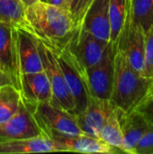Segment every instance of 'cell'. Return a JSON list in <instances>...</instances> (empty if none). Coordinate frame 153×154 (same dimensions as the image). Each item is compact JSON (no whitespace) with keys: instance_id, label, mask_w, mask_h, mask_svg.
Segmentation results:
<instances>
[{"instance_id":"obj_1","label":"cell","mask_w":153,"mask_h":154,"mask_svg":"<svg viewBox=\"0 0 153 154\" xmlns=\"http://www.w3.org/2000/svg\"><path fill=\"white\" fill-rule=\"evenodd\" d=\"M31 32L55 52L62 51L76 29L69 10L38 0L25 8Z\"/></svg>"},{"instance_id":"obj_2","label":"cell","mask_w":153,"mask_h":154,"mask_svg":"<svg viewBox=\"0 0 153 154\" xmlns=\"http://www.w3.org/2000/svg\"><path fill=\"white\" fill-rule=\"evenodd\" d=\"M153 79L146 78L137 72L125 54L115 46V75L111 102L117 108L130 113L151 94Z\"/></svg>"},{"instance_id":"obj_3","label":"cell","mask_w":153,"mask_h":154,"mask_svg":"<svg viewBox=\"0 0 153 154\" xmlns=\"http://www.w3.org/2000/svg\"><path fill=\"white\" fill-rule=\"evenodd\" d=\"M109 42L95 37L78 24L62 51L82 77L87 69L102 60Z\"/></svg>"},{"instance_id":"obj_4","label":"cell","mask_w":153,"mask_h":154,"mask_svg":"<svg viewBox=\"0 0 153 154\" xmlns=\"http://www.w3.org/2000/svg\"><path fill=\"white\" fill-rule=\"evenodd\" d=\"M25 105L32 110L33 116L44 135L47 136L51 133L66 135H78L82 134L75 116L52 105L50 102Z\"/></svg>"},{"instance_id":"obj_5","label":"cell","mask_w":153,"mask_h":154,"mask_svg":"<svg viewBox=\"0 0 153 154\" xmlns=\"http://www.w3.org/2000/svg\"><path fill=\"white\" fill-rule=\"evenodd\" d=\"M37 42L42 67L51 87L52 100L50 103L74 116L75 104L69 92L57 53L38 39Z\"/></svg>"},{"instance_id":"obj_6","label":"cell","mask_w":153,"mask_h":154,"mask_svg":"<svg viewBox=\"0 0 153 154\" xmlns=\"http://www.w3.org/2000/svg\"><path fill=\"white\" fill-rule=\"evenodd\" d=\"M115 45L108 43L102 60L87 69L82 76L89 96L110 100L115 75Z\"/></svg>"},{"instance_id":"obj_7","label":"cell","mask_w":153,"mask_h":154,"mask_svg":"<svg viewBox=\"0 0 153 154\" xmlns=\"http://www.w3.org/2000/svg\"><path fill=\"white\" fill-rule=\"evenodd\" d=\"M0 69L11 84L21 91L23 74L19 55L18 28L2 22H0Z\"/></svg>"},{"instance_id":"obj_8","label":"cell","mask_w":153,"mask_h":154,"mask_svg":"<svg viewBox=\"0 0 153 154\" xmlns=\"http://www.w3.org/2000/svg\"><path fill=\"white\" fill-rule=\"evenodd\" d=\"M115 45L125 52L133 68L142 75L144 69L145 31L133 19L128 5L124 27Z\"/></svg>"},{"instance_id":"obj_9","label":"cell","mask_w":153,"mask_h":154,"mask_svg":"<svg viewBox=\"0 0 153 154\" xmlns=\"http://www.w3.org/2000/svg\"><path fill=\"white\" fill-rule=\"evenodd\" d=\"M43 134L32 110L23 98L17 112L5 123L0 125V142L27 139Z\"/></svg>"},{"instance_id":"obj_10","label":"cell","mask_w":153,"mask_h":154,"mask_svg":"<svg viewBox=\"0 0 153 154\" xmlns=\"http://www.w3.org/2000/svg\"><path fill=\"white\" fill-rule=\"evenodd\" d=\"M52 140L59 152H75L81 153H116L121 150L110 146L100 138L85 134L78 135H66L51 133L47 135Z\"/></svg>"},{"instance_id":"obj_11","label":"cell","mask_w":153,"mask_h":154,"mask_svg":"<svg viewBox=\"0 0 153 154\" xmlns=\"http://www.w3.org/2000/svg\"><path fill=\"white\" fill-rule=\"evenodd\" d=\"M115 107L111 100L100 99L89 96L86 109L75 116V119L82 134L98 137L102 127Z\"/></svg>"},{"instance_id":"obj_12","label":"cell","mask_w":153,"mask_h":154,"mask_svg":"<svg viewBox=\"0 0 153 154\" xmlns=\"http://www.w3.org/2000/svg\"><path fill=\"white\" fill-rule=\"evenodd\" d=\"M117 116L123 133V152L135 154V149L140 140L153 126L136 110L126 113L116 107Z\"/></svg>"},{"instance_id":"obj_13","label":"cell","mask_w":153,"mask_h":154,"mask_svg":"<svg viewBox=\"0 0 153 154\" xmlns=\"http://www.w3.org/2000/svg\"><path fill=\"white\" fill-rule=\"evenodd\" d=\"M110 0H93L85 11L79 25L95 37L110 42Z\"/></svg>"},{"instance_id":"obj_14","label":"cell","mask_w":153,"mask_h":154,"mask_svg":"<svg viewBox=\"0 0 153 154\" xmlns=\"http://www.w3.org/2000/svg\"><path fill=\"white\" fill-rule=\"evenodd\" d=\"M57 53V52H56ZM58 60L62 70L69 92L74 101V116L83 112L88 102V92L80 73L69 60L68 56L61 51L57 53Z\"/></svg>"},{"instance_id":"obj_15","label":"cell","mask_w":153,"mask_h":154,"mask_svg":"<svg viewBox=\"0 0 153 154\" xmlns=\"http://www.w3.org/2000/svg\"><path fill=\"white\" fill-rule=\"evenodd\" d=\"M20 93L23 102L27 105L51 102V87L44 69L40 72L23 75Z\"/></svg>"},{"instance_id":"obj_16","label":"cell","mask_w":153,"mask_h":154,"mask_svg":"<svg viewBox=\"0 0 153 154\" xmlns=\"http://www.w3.org/2000/svg\"><path fill=\"white\" fill-rule=\"evenodd\" d=\"M19 55L22 74H32L43 70L36 37L26 30L18 28Z\"/></svg>"},{"instance_id":"obj_17","label":"cell","mask_w":153,"mask_h":154,"mask_svg":"<svg viewBox=\"0 0 153 154\" xmlns=\"http://www.w3.org/2000/svg\"><path fill=\"white\" fill-rule=\"evenodd\" d=\"M59 152L55 143L44 134L20 140L0 142V154L41 153Z\"/></svg>"},{"instance_id":"obj_18","label":"cell","mask_w":153,"mask_h":154,"mask_svg":"<svg viewBox=\"0 0 153 154\" xmlns=\"http://www.w3.org/2000/svg\"><path fill=\"white\" fill-rule=\"evenodd\" d=\"M25 8L22 0H0V22L31 32Z\"/></svg>"},{"instance_id":"obj_19","label":"cell","mask_w":153,"mask_h":154,"mask_svg":"<svg viewBox=\"0 0 153 154\" xmlns=\"http://www.w3.org/2000/svg\"><path fill=\"white\" fill-rule=\"evenodd\" d=\"M22 100L21 93L13 85L0 88V125L8 121L18 110Z\"/></svg>"},{"instance_id":"obj_20","label":"cell","mask_w":153,"mask_h":154,"mask_svg":"<svg viewBox=\"0 0 153 154\" xmlns=\"http://www.w3.org/2000/svg\"><path fill=\"white\" fill-rule=\"evenodd\" d=\"M127 0H110L109 20H110V42L115 44L124 27L126 15Z\"/></svg>"},{"instance_id":"obj_21","label":"cell","mask_w":153,"mask_h":154,"mask_svg":"<svg viewBox=\"0 0 153 154\" xmlns=\"http://www.w3.org/2000/svg\"><path fill=\"white\" fill-rule=\"evenodd\" d=\"M98 137L110 146L121 150L123 143V133L117 116L116 106L114 108L113 112L106 121Z\"/></svg>"},{"instance_id":"obj_22","label":"cell","mask_w":153,"mask_h":154,"mask_svg":"<svg viewBox=\"0 0 153 154\" xmlns=\"http://www.w3.org/2000/svg\"><path fill=\"white\" fill-rule=\"evenodd\" d=\"M133 19L144 31L153 24V0H127Z\"/></svg>"},{"instance_id":"obj_23","label":"cell","mask_w":153,"mask_h":154,"mask_svg":"<svg viewBox=\"0 0 153 154\" xmlns=\"http://www.w3.org/2000/svg\"><path fill=\"white\" fill-rule=\"evenodd\" d=\"M142 76L153 79V24L145 31L144 69Z\"/></svg>"},{"instance_id":"obj_24","label":"cell","mask_w":153,"mask_h":154,"mask_svg":"<svg viewBox=\"0 0 153 154\" xmlns=\"http://www.w3.org/2000/svg\"><path fill=\"white\" fill-rule=\"evenodd\" d=\"M153 126V95L147 96L142 102L135 108Z\"/></svg>"},{"instance_id":"obj_25","label":"cell","mask_w":153,"mask_h":154,"mask_svg":"<svg viewBox=\"0 0 153 154\" xmlns=\"http://www.w3.org/2000/svg\"><path fill=\"white\" fill-rule=\"evenodd\" d=\"M135 154H153V128H151L138 143Z\"/></svg>"},{"instance_id":"obj_26","label":"cell","mask_w":153,"mask_h":154,"mask_svg":"<svg viewBox=\"0 0 153 154\" xmlns=\"http://www.w3.org/2000/svg\"><path fill=\"white\" fill-rule=\"evenodd\" d=\"M86 0H69V11L76 23L79 24L83 16Z\"/></svg>"},{"instance_id":"obj_27","label":"cell","mask_w":153,"mask_h":154,"mask_svg":"<svg viewBox=\"0 0 153 154\" xmlns=\"http://www.w3.org/2000/svg\"><path fill=\"white\" fill-rule=\"evenodd\" d=\"M41 1H43L45 3H48L52 5L63 7V8H66L67 10H69V0H41Z\"/></svg>"},{"instance_id":"obj_28","label":"cell","mask_w":153,"mask_h":154,"mask_svg":"<svg viewBox=\"0 0 153 154\" xmlns=\"http://www.w3.org/2000/svg\"><path fill=\"white\" fill-rule=\"evenodd\" d=\"M6 84H11L9 79L5 75V73L2 71V69H0V88L4 85H6ZM12 85V84H11Z\"/></svg>"},{"instance_id":"obj_29","label":"cell","mask_w":153,"mask_h":154,"mask_svg":"<svg viewBox=\"0 0 153 154\" xmlns=\"http://www.w3.org/2000/svg\"><path fill=\"white\" fill-rule=\"evenodd\" d=\"M36 1H38V0H22V2L23 3V5H25V7H27V6L32 5V4L35 3Z\"/></svg>"},{"instance_id":"obj_30","label":"cell","mask_w":153,"mask_h":154,"mask_svg":"<svg viewBox=\"0 0 153 154\" xmlns=\"http://www.w3.org/2000/svg\"><path fill=\"white\" fill-rule=\"evenodd\" d=\"M151 94H152L153 95V86H152V88H151Z\"/></svg>"}]
</instances>
